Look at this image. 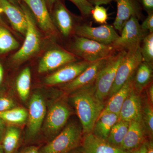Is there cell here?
Segmentation results:
<instances>
[{"instance_id": "cell-1", "label": "cell", "mask_w": 153, "mask_h": 153, "mask_svg": "<svg viewBox=\"0 0 153 153\" xmlns=\"http://www.w3.org/2000/svg\"><path fill=\"white\" fill-rule=\"evenodd\" d=\"M94 83L70 94L84 135L92 132L96 122L105 106V103L96 96Z\"/></svg>"}, {"instance_id": "cell-2", "label": "cell", "mask_w": 153, "mask_h": 153, "mask_svg": "<svg viewBox=\"0 0 153 153\" xmlns=\"http://www.w3.org/2000/svg\"><path fill=\"white\" fill-rule=\"evenodd\" d=\"M82 129L74 123H68L47 144L39 149L38 153H68L80 146Z\"/></svg>"}, {"instance_id": "cell-3", "label": "cell", "mask_w": 153, "mask_h": 153, "mask_svg": "<svg viewBox=\"0 0 153 153\" xmlns=\"http://www.w3.org/2000/svg\"><path fill=\"white\" fill-rule=\"evenodd\" d=\"M74 55L90 63L108 58L116 52L111 45H105L88 38L76 36L71 45Z\"/></svg>"}, {"instance_id": "cell-4", "label": "cell", "mask_w": 153, "mask_h": 153, "mask_svg": "<svg viewBox=\"0 0 153 153\" xmlns=\"http://www.w3.org/2000/svg\"><path fill=\"white\" fill-rule=\"evenodd\" d=\"M126 51H118L108 59L106 64L99 73L94 82L96 96L104 102L109 96L113 85L117 71Z\"/></svg>"}, {"instance_id": "cell-5", "label": "cell", "mask_w": 153, "mask_h": 153, "mask_svg": "<svg viewBox=\"0 0 153 153\" xmlns=\"http://www.w3.org/2000/svg\"><path fill=\"white\" fill-rule=\"evenodd\" d=\"M21 8L25 13L27 22L25 39L22 47L16 52L12 59L16 63H22L38 53L41 47V38L36 27L35 18L30 9L24 4Z\"/></svg>"}, {"instance_id": "cell-6", "label": "cell", "mask_w": 153, "mask_h": 153, "mask_svg": "<svg viewBox=\"0 0 153 153\" xmlns=\"http://www.w3.org/2000/svg\"><path fill=\"white\" fill-rule=\"evenodd\" d=\"M71 114L68 105L63 100L55 102L47 112L44 131L48 138L53 139L61 131Z\"/></svg>"}, {"instance_id": "cell-7", "label": "cell", "mask_w": 153, "mask_h": 153, "mask_svg": "<svg viewBox=\"0 0 153 153\" xmlns=\"http://www.w3.org/2000/svg\"><path fill=\"white\" fill-rule=\"evenodd\" d=\"M121 36L111 45L116 51H128L140 46L141 43L148 34L141 27L139 19L131 17L121 31Z\"/></svg>"}, {"instance_id": "cell-8", "label": "cell", "mask_w": 153, "mask_h": 153, "mask_svg": "<svg viewBox=\"0 0 153 153\" xmlns=\"http://www.w3.org/2000/svg\"><path fill=\"white\" fill-rule=\"evenodd\" d=\"M140 47L127 51L118 68L108 97H111L117 92L127 81L133 76L138 66L142 62Z\"/></svg>"}, {"instance_id": "cell-9", "label": "cell", "mask_w": 153, "mask_h": 153, "mask_svg": "<svg viewBox=\"0 0 153 153\" xmlns=\"http://www.w3.org/2000/svg\"><path fill=\"white\" fill-rule=\"evenodd\" d=\"M46 103L41 94H33L30 100L27 117V136L35 137L41 130L47 114Z\"/></svg>"}, {"instance_id": "cell-10", "label": "cell", "mask_w": 153, "mask_h": 153, "mask_svg": "<svg viewBox=\"0 0 153 153\" xmlns=\"http://www.w3.org/2000/svg\"><path fill=\"white\" fill-rule=\"evenodd\" d=\"M74 31L76 36L105 45H111L119 37L114 27L108 25L97 27L87 25H78L75 27Z\"/></svg>"}, {"instance_id": "cell-11", "label": "cell", "mask_w": 153, "mask_h": 153, "mask_svg": "<svg viewBox=\"0 0 153 153\" xmlns=\"http://www.w3.org/2000/svg\"><path fill=\"white\" fill-rule=\"evenodd\" d=\"M77 60V57L71 52L60 48L51 49L44 54L38 66V72L45 73L61 68Z\"/></svg>"}, {"instance_id": "cell-12", "label": "cell", "mask_w": 153, "mask_h": 153, "mask_svg": "<svg viewBox=\"0 0 153 153\" xmlns=\"http://www.w3.org/2000/svg\"><path fill=\"white\" fill-rule=\"evenodd\" d=\"M109 57L91 63L75 79L62 85L61 88L66 93L71 94L75 91L94 84L99 73L106 64Z\"/></svg>"}, {"instance_id": "cell-13", "label": "cell", "mask_w": 153, "mask_h": 153, "mask_svg": "<svg viewBox=\"0 0 153 153\" xmlns=\"http://www.w3.org/2000/svg\"><path fill=\"white\" fill-rule=\"evenodd\" d=\"M91 63L85 60L68 63L46 77L48 85H63L72 81L86 69Z\"/></svg>"}, {"instance_id": "cell-14", "label": "cell", "mask_w": 153, "mask_h": 153, "mask_svg": "<svg viewBox=\"0 0 153 153\" xmlns=\"http://www.w3.org/2000/svg\"><path fill=\"white\" fill-rule=\"evenodd\" d=\"M28 6L39 27L47 34H56L57 29L49 13L45 0H22Z\"/></svg>"}, {"instance_id": "cell-15", "label": "cell", "mask_w": 153, "mask_h": 153, "mask_svg": "<svg viewBox=\"0 0 153 153\" xmlns=\"http://www.w3.org/2000/svg\"><path fill=\"white\" fill-rule=\"evenodd\" d=\"M140 95L133 86L121 107L120 120L128 122L135 121L141 123L142 99Z\"/></svg>"}, {"instance_id": "cell-16", "label": "cell", "mask_w": 153, "mask_h": 153, "mask_svg": "<svg viewBox=\"0 0 153 153\" xmlns=\"http://www.w3.org/2000/svg\"><path fill=\"white\" fill-rule=\"evenodd\" d=\"M81 146L82 153H131V152L112 146L92 132L84 135Z\"/></svg>"}, {"instance_id": "cell-17", "label": "cell", "mask_w": 153, "mask_h": 153, "mask_svg": "<svg viewBox=\"0 0 153 153\" xmlns=\"http://www.w3.org/2000/svg\"><path fill=\"white\" fill-rule=\"evenodd\" d=\"M116 1L117 3V12L113 27L115 30L121 32L131 17L139 19L141 13V8L136 0H116Z\"/></svg>"}, {"instance_id": "cell-18", "label": "cell", "mask_w": 153, "mask_h": 153, "mask_svg": "<svg viewBox=\"0 0 153 153\" xmlns=\"http://www.w3.org/2000/svg\"><path fill=\"white\" fill-rule=\"evenodd\" d=\"M0 12L5 14L14 30L25 36L27 22L21 7L15 5L7 0H0Z\"/></svg>"}, {"instance_id": "cell-19", "label": "cell", "mask_w": 153, "mask_h": 153, "mask_svg": "<svg viewBox=\"0 0 153 153\" xmlns=\"http://www.w3.org/2000/svg\"><path fill=\"white\" fill-rule=\"evenodd\" d=\"M53 23L64 37H68L74 29V19L72 14L60 0L54 5Z\"/></svg>"}, {"instance_id": "cell-20", "label": "cell", "mask_w": 153, "mask_h": 153, "mask_svg": "<svg viewBox=\"0 0 153 153\" xmlns=\"http://www.w3.org/2000/svg\"><path fill=\"white\" fill-rule=\"evenodd\" d=\"M145 135L141 123L131 121L120 148L124 150L132 152L138 148L146 140Z\"/></svg>"}, {"instance_id": "cell-21", "label": "cell", "mask_w": 153, "mask_h": 153, "mask_svg": "<svg viewBox=\"0 0 153 153\" xmlns=\"http://www.w3.org/2000/svg\"><path fill=\"white\" fill-rule=\"evenodd\" d=\"M134 75L127 81L117 92L109 97V100L106 105H105L101 114L112 113L119 115L124 102L133 87Z\"/></svg>"}, {"instance_id": "cell-22", "label": "cell", "mask_w": 153, "mask_h": 153, "mask_svg": "<svg viewBox=\"0 0 153 153\" xmlns=\"http://www.w3.org/2000/svg\"><path fill=\"white\" fill-rule=\"evenodd\" d=\"M153 77V63L142 61L138 66L133 76V86L138 93L152 83Z\"/></svg>"}, {"instance_id": "cell-23", "label": "cell", "mask_w": 153, "mask_h": 153, "mask_svg": "<svg viewBox=\"0 0 153 153\" xmlns=\"http://www.w3.org/2000/svg\"><path fill=\"white\" fill-rule=\"evenodd\" d=\"M119 120V115L112 113L102 114L96 122L92 133L100 138L106 140L112 127Z\"/></svg>"}, {"instance_id": "cell-24", "label": "cell", "mask_w": 153, "mask_h": 153, "mask_svg": "<svg viewBox=\"0 0 153 153\" xmlns=\"http://www.w3.org/2000/svg\"><path fill=\"white\" fill-rule=\"evenodd\" d=\"M21 131L18 127L10 125L7 126L2 146L4 153H13L16 151L20 140Z\"/></svg>"}, {"instance_id": "cell-25", "label": "cell", "mask_w": 153, "mask_h": 153, "mask_svg": "<svg viewBox=\"0 0 153 153\" xmlns=\"http://www.w3.org/2000/svg\"><path fill=\"white\" fill-rule=\"evenodd\" d=\"M129 123L130 122L119 120L111 130L107 141L112 146L120 148L122 143L127 132Z\"/></svg>"}, {"instance_id": "cell-26", "label": "cell", "mask_w": 153, "mask_h": 153, "mask_svg": "<svg viewBox=\"0 0 153 153\" xmlns=\"http://www.w3.org/2000/svg\"><path fill=\"white\" fill-rule=\"evenodd\" d=\"M28 112L23 108L16 107L12 109L0 111V119L12 125H19L25 123L27 120Z\"/></svg>"}, {"instance_id": "cell-27", "label": "cell", "mask_w": 153, "mask_h": 153, "mask_svg": "<svg viewBox=\"0 0 153 153\" xmlns=\"http://www.w3.org/2000/svg\"><path fill=\"white\" fill-rule=\"evenodd\" d=\"M141 123L145 135L152 139L153 135V105L148 98L142 100Z\"/></svg>"}, {"instance_id": "cell-28", "label": "cell", "mask_w": 153, "mask_h": 153, "mask_svg": "<svg viewBox=\"0 0 153 153\" xmlns=\"http://www.w3.org/2000/svg\"><path fill=\"white\" fill-rule=\"evenodd\" d=\"M31 83V70L27 67L19 74L16 82L17 91L23 101H26L30 95Z\"/></svg>"}, {"instance_id": "cell-29", "label": "cell", "mask_w": 153, "mask_h": 153, "mask_svg": "<svg viewBox=\"0 0 153 153\" xmlns=\"http://www.w3.org/2000/svg\"><path fill=\"white\" fill-rule=\"evenodd\" d=\"M19 44L4 26L0 25V55L16 49Z\"/></svg>"}, {"instance_id": "cell-30", "label": "cell", "mask_w": 153, "mask_h": 153, "mask_svg": "<svg viewBox=\"0 0 153 153\" xmlns=\"http://www.w3.org/2000/svg\"><path fill=\"white\" fill-rule=\"evenodd\" d=\"M142 46L140 47L143 61L153 63V33L148 34L143 40Z\"/></svg>"}, {"instance_id": "cell-31", "label": "cell", "mask_w": 153, "mask_h": 153, "mask_svg": "<svg viewBox=\"0 0 153 153\" xmlns=\"http://www.w3.org/2000/svg\"><path fill=\"white\" fill-rule=\"evenodd\" d=\"M94 22L101 25H106L108 19L107 10L102 6L96 5L91 12Z\"/></svg>"}, {"instance_id": "cell-32", "label": "cell", "mask_w": 153, "mask_h": 153, "mask_svg": "<svg viewBox=\"0 0 153 153\" xmlns=\"http://www.w3.org/2000/svg\"><path fill=\"white\" fill-rule=\"evenodd\" d=\"M78 8L80 13L84 16H88L91 14L94 6L87 0H69Z\"/></svg>"}, {"instance_id": "cell-33", "label": "cell", "mask_w": 153, "mask_h": 153, "mask_svg": "<svg viewBox=\"0 0 153 153\" xmlns=\"http://www.w3.org/2000/svg\"><path fill=\"white\" fill-rule=\"evenodd\" d=\"M16 107L14 100L8 95L0 94V111H4Z\"/></svg>"}, {"instance_id": "cell-34", "label": "cell", "mask_w": 153, "mask_h": 153, "mask_svg": "<svg viewBox=\"0 0 153 153\" xmlns=\"http://www.w3.org/2000/svg\"><path fill=\"white\" fill-rule=\"evenodd\" d=\"M142 29L144 31L153 33V13H149L147 17L145 19L141 25Z\"/></svg>"}, {"instance_id": "cell-35", "label": "cell", "mask_w": 153, "mask_h": 153, "mask_svg": "<svg viewBox=\"0 0 153 153\" xmlns=\"http://www.w3.org/2000/svg\"><path fill=\"white\" fill-rule=\"evenodd\" d=\"M141 2L144 8L148 13H153V0H141Z\"/></svg>"}, {"instance_id": "cell-36", "label": "cell", "mask_w": 153, "mask_h": 153, "mask_svg": "<svg viewBox=\"0 0 153 153\" xmlns=\"http://www.w3.org/2000/svg\"><path fill=\"white\" fill-rule=\"evenodd\" d=\"M39 148L35 146H30L13 153H38Z\"/></svg>"}, {"instance_id": "cell-37", "label": "cell", "mask_w": 153, "mask_h": 153, "mask_svg": "<svg viewBox=\"0 0 153 153\" xmlns=\"http://www.w3.org/2000/svg\"><path fill=\"white\" fill-rule=\"evenodd\" d=\"M147 141L146 140L138 148L132 151L131 153H147Z\"/></svg>"}, {"instance_id": "cell-38", "label": "cell", "mask_w": 153, "mask_h": 153, "mask_svg": "<svg viewBox=\"0 0 153 153\" xmlns=\"http://www.w3.org/2000/svg\"><path fill=\"white\" fill-rule=\"evenodd\" d=\"M92 5H100L102 4H107L113 1L116 0H87Z\"/></svg>"}, {"instance_id": "cell-39", "label": "cell", "mask_w": 153, "mask_h": 153, "mask_svg": "<svg viewBox=\"0 0 153 153\" xmlns=\"http://www.w3.org/2000/svg\"><path fill=\"white\" fill-rule=\"evenodd\" d=\"M7 126L6 123L0 119V143H2L4 135L5 133Z\"/></svg>"}, {"instance_id": "cell-40", "label": "cell", "mask_w": 153, "mask_h": 153, "mask_svg": "<svg viewBox=\"0 0 153 153\" xmlns=\"http://www.w3.org/2000/svg\"><path fill=\"white\" fill-rule=\"evenodd\" d=\"M147 88L148 100L152 105L153 103V84H150Z\"/></svg>"}, {"instance_id": "cell-41", "label": "cell", "mask_w": 153, "mask_h": 153, "mask_svg": "<svg viewBox=\"0 0 153 153\" xmlns=\"http://www.w3.org/2000/svg\"><path fill=\"white\" fill-rule=\"evenodd\" d=\"M148 151L147 153H153V143L152 139L147 141Z\"/></svg>"}, {"instance_id": "cell-42", "label": "cell", "mask_w": 153, "mask_h": 153, "mask_svg": "<svg viewBox=\"0 0 153 153\" xmlns=\"http://www.w3.org/2000/svg\"><path fill=\"white\" fill-rule=\"evenodd\" d=\"M45 1H46L47 7L49 8V10H51L54 6L56 0H45Z\"/></svg>"}, {"instance_id": "cell-43", "label": "cell", "mask_w": 153, "mask_h": 153, "mask_svg": "<svg viewBox=\"0 0 153 153\" xmlns=\"http://www.w3.org/2000/svg\"><path fill=\"white\" fill-rule=\"evenodd\" d=\"M4 77V69L1 64L0 63V85L2 82Z\"/></svg>"}, {"instance_id": "cell-44", "label": "cell", "mask_w": 153, "mask_h": 153, "mask_svg": "<svg viewBox=\"0 0 153 153\" xmlns=\"http://www.w3.org/2000/svg\"><path fill=\"white\" fill-rule=\"evenodd\" d=\"M79 147L76 148V149H74L71 151L70 152L68 153H82V151H81V148Z\"/></svg>"}, {"instance_id": "cell-45", "label": "cell", "mask_w": 153, "mask_h": 153, "mask_svg": "<svg viewBox=\"0 0 153 153\" xmlns=\"http://www.w3.org/2000/svg\"><path fill=\"white\" fill-rule=\"evenodd\" d=\"M7 1H9V2L12 3V4H13L15 5L18 6V4H20V0H7Z\"/></svg>"}, {"instance_id": "cell-46", "label": "cell", "mask_w": 153, "mask_h": 153, "mask_svg": "<svg viewBox=\"0 0 153 153\" xmlns=\"http://www.w3.org/2000/svg\"><path fill=\"white\" fill-rule=\"evenodd\" d=\"M0 153H4L2 146L0 143Z\"/></svg>"}, {"instance_id": "cell-47", "label": "cell", "mask_w": 153, "mask_h": 153, "mask_svg": "<svg viewBox=\"0 0 153 153\" xmlns=\"http://www.w3.org/2000/svg\"><path fill=\"white\" fill-rule=\"evenodd\" d=\"M0 25H3V26H4V24H3V22L2 20L1 16H0Z\"/></svg>"}]
</instances>
